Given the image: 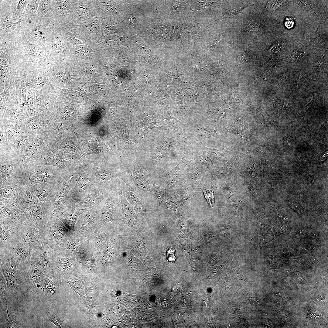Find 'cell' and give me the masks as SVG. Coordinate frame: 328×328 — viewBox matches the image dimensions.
Returning <instances> with one entry per match:
<instances>
[{
  "mask_svg": "<svg viewBox=\"0 0 328 328\" xmlns=\"http://www.w3.org/2000/svg\"><path fill=\"white\" fill-rule=\"evenodd\" d=\"M0 93L19 79L26 67L22 54L13 40L0 38Z\"/></svg>",
  "mask_w": 328,
  "mask_h": 328,
  "instance_id": "cell-1",
  "label": "cell"
},
{
  "mask_svg": "<svg viewBox=\"0 0 328 328\" xmlns=\"http://www.w3.org/2000/svg\"><path fill=\"white\" fill-rule=\"evenodd\" d=\"M13 40L22 54L26 67L48 70L53 62L45 47L38 43L19 36Z\"/></svg>",
  "mask_w": 328,
  "mask_h": 328,
  "instance_id": "cell-2",
  "label": "cell"
},
{
  "mask_svg": "<svg viewBox=\"0 0 328 328\" xmlns=\"http://www.w3.org/2000/svg\"><path fill=\"white\" fill-rule=\"evenodd\" d=\"M64 171L53 166H36L22 171L19 183L22 186L48 184L58 187Z\"/></svg>",
  "mask_w": 328,
  "mask_h": 328,
  "instance_id": "cell-3",
  "label": "cell"
},
{
  "mask_svg": "<svg viewBox=\"0 0 328 328\" xmlns=\"http://www.w3.org/2000/svg\"><path fill=\"white\" fill-rule=\"evenodd\" d=\"M52 139L48 132L37 135L32 143L16 160L22 171L41 165L42 157L50 147Z\"/></svg>",
  "mask_w": 328,
  "mask_h": 328,
  "instance_id": "cell-4",
  "label": "cell"
},
{
  "mask_svg": "<svg viewBox=\"0 0 328 328\" xmlns=\"http://www.w3.org/2000/svg\"><path fill=\"white\" fill-rule=\"evenodd\" d=\"M49 23L48 18H41L36 14L23 16L21 20L19 36L45 47L46 32Z\"/></svg>",
  "mask_w": 328,
  "mask_h": 328,
  "instance_id": "cell-5",
  "label": "cell"
},
{
  "mask_svg": "<svg viewBox=\"0 0 328 328\" xmlns=\"http://www.w3.org/2000/svg\"><path fill=\"white\" fill-rule=\"evenodd\" d=\"M46 50L53 61L64 59L70 54V49L61 29L49 24L45 44Z\"/></svg>",
  "mask_w": 328,
  "mask_h": 328,
  "instance_id": "cell-6",
  "label": "cell"
},
{
  "mask_svg": "<svg viewBox=\"0 0 328 328\" xmlns=\"http://www.w3.org/2000/svg\"><path fill=\"white\" fill-rule=\"evenodd\" d=\"M39 231L45 242L56 252L70 231L57 217L50 218Z\"/></svg>",
  "mask_w": 328,
  "mask_h": 328,
  "instance_id": "cell-7",
  "label": "cell"
},
{
  "mask_svg": "<svg viewBox=\"0 0 328 328\" xmlns=\"http://www.w3.org/2000/svg\"><path fill=\"white\" fill-rule=\"evenodd\" d=\"M78 172L72 169L64 170L59 184L55 196L51 201L52 209L50 217H57L64 203L71 187L76 183Z\"/></svg>",
  "mask_w": 328,
  "mask_h": 328,
  "instance_id": "cell-8",
  "label": "cell"
},
{
  "mask_svg": "<svg viewBox=\"0 0 328 328\" xmlns=\"http://www.w3.org/2000/svg\"><path fill=\"white\" fill-rule=\"evenodd\" d=\"M121 204L119 193L117 190H112L109 196L97 206L99 216V228L104 229L107 224L117 220Z\"/></svg>",
  "mask_w": 328,
  "mask_h": 328,
  "instance_id": "cell-9",
  "label": "cell"
},
{
  "mask_svg": "<svg viewBox=\"0 0 328 328\" xmlns=\"http://www.w3.org/2000/svg\"><path fill=\"white\" fill-rule=\"evenodd\" d=\"M0 215V250L8 249L20 240L26 226Z\"/></svg>",
  "mask_w": 328,
  "mask_h": 328,
  "instance_id": "cell-10",
  "label": "cell"
},
{
  "mask_svg": "<svg viewBox=\"0 0 328 328\" xmlns=\"http://www.w3.org/2000/svg\"><path fill=\"white\" fill-rule=\"evenodd\" d=\"M87 245L86 236L77 231H70L58 250L55 252L79 258L87 250Z\"/></svg>",
  "mask_w": 328,
  "mask_h": 328,
  "instance_id": "cell-11",
  "label": "cell"
},
{
  "mask_svg": "<svg viewBox=\"0 0 328 328\" xmlns=\"http://www.w3.org/2000/svg\"><path fill=\"white\" fill-rule=\"evenodd\" d=\"M47 70L26 67L19 79L15 82L19 88L36 91L50 86Z\"/></svg>",
  "mask_w": 328,
  "mask_h": 328,
  "instance_id": "cell-12",
  "label": "cell"
},
{
  "mask_svg": "<svg viewBox=\"0 0 328 328\" xmlns=\"http://www.w3.org/2000/svg\"><path fill=\"white\" fill-rule=\"evenodd\" d=\"M75 0H52L49 24L61 28L71 22Z\"/></svg>",
  "mask_w": 328,
  "mask_h": 328,
  "instance_id": "cell-13",
  "label": "cell"
},
{
  "mask_svg": "<svg viewBox=\"0 0 328 328\" xmlns=\"http://www.w3.org/2000/svg\"><path fill=\"white\" fill-rule=\"evenodd\" d=\"M51 209V201L41 202L27 208L24 213L29 224L40 230L50 218Z\"/></svg>",
  "mask_w": 328,
  "mask_h": 328,
  "instance_id": "cell-14",
  "label": "cell"
},
{
  "mask_svg": "<svg viewBox=\"0 0 328 328\" xmlns=\"http://www.w3.org/2000/svg\"><path fill=\"white\" fill-rule=\"evenodd\" d=\"M0 186L19 183L22 170L17 162L0 155Z\"/></svg>",
  "mask_w": 328,
  "mask_h": 328,
  "instance_id": "cell-15",
  "label": "cell"
},
{
  "mask_svg": "<svg viewBox=\"0 0 328 328\" xmlns=\"http://www.w3.org/2000/svg\"><path fill=\"white\" fill-rule=\"evenodd\" d=\"M37 135L25 134L17 139L6 143L0 147V155L16 161L32 143Z\"/></svg>",
  "mask_w": 328,
  "mask_h": 328,
  "instance_id": "cell-16",
  "label": "cell"
},
{
  "mask_svg": "<svg viewBox=\"0 0 328 328\" xmlns=\"http://www.w3.org/2000/svg\"><path fill=\"white\" fill-rule=\"evenodd\" d=\"M55 256L54 250L45 243L32 252L31 262L47 274L53 269Z\"/></svg>",
  "mask_w": 328,
  "mask_h": 328,
  "instance_id": "cell-17",
  "label": "cell"
},
{
  "mask_svg": "<svg viewBox=\"0 0 328 328\" xmlns=\"http://www.w3.org/2000/svg\"><path fill=\"white\" fill-rule=\"evenodd\" d=\"M99 227V216L97 206L89 208L79 217L74 226V230L87 237Z\"/></svg>",
  "mask_w": 328,
  "mask_h": 328,
  "instance_id": "cell-18",
  "label": "cell"
},
{
  "mask_svg": "<svg viewBox=\"0 0 328 328\" xmlns=\"http://www.w3.org/2000/svg\"><path fill=\"white\" fill-rule=\"evenodd\" d=\"M97 16V11L93 0H75L70 23L80 25Z\"/></svg>",
  "mask_w": 328,
  "mask_h": 328,
  "instance_id": "cell-19",
  "label": "cell"
},
{
  "mask_svg": "<svg viewBox=\"0 0 328 328\" xmlns=\"http://www.w3.org/2000/svg\"><path fill=\"white\" fill-rule=\"evenodd\" d=\"M52 121L51 112H43L30 117L24 123L25 134L38 135L48 132Z\"/></svg>",
  "mask_w": 328,
  "mask_h": 328,
  "instance_id": "cell-20",
  "label": "cell"
},
{
  "mask_svg": "<svg viewBox=\"0 0 328 328\" xmlns=\"http://www.w3.org/2000/svg\"><path fill=\"white\" fill-rule=\"evenodd\" d=\"M152 186V190L158 200L160 206L164 209H171L176 215L180 214L182 210L183 204L177 194L171 193L155 184H153Z\"/></svg>",
  "mask_w": 328,
  "mask_h": 328,
  "instance_id": "cell-21",
  "label": "cell"
},
{
  "mask_svg": "<svg viewBox=\"0 0 328 328\" xmlns=\"http://www.w3.org/2000/svg\"><path fill=\"white\" fill-rule=\"evenodd\" d=\"M111 191L95 185L90 188L82 200L75 207L91 208L96 207L109 196Z\"/></svg>",
  "mask_w": 328,
  "mask_h": 328,
  "instance_id": "cell-22",
  "label": "cell"
},
{
  "mask_svg": "<svg viewBox=\"0 0 328 328\" xmlns=\"http://www.w3.org/2000/svg\"><path fill=\"white\" fill-rule=\"evenodd\" d=\"M105 20L101 17L95 16L80 25L82 31L88 40L98 42L103 35V24Z\"/></svg>",
  "mask_w": 328,
  "mask_h": 328,
  "instance_id": "cell-23",
  "label": "cell"
},
{
  "mask_svg": "<svg viewBox=\"0 0 328 328\" xmlns=\"http://www.w3.org/2000/svg\"><path fill=\"white\" fill-rule=\"evenodd\" d=\"M75 206L64 203L57 216L70 231L74 230V226L79 216L88 209L76 208Z\"/></svg>",
  "mask_w": 328,
  "mask_h": 328,
  "instance_id": "cell-24",
  "label": "cell"
},
{
  "mask_svg": "<svg viewBox=\"0 0 328 328\" xmlns=\"http://www.w3.org/2000/svg\"><path fill=\"white\" fill-rule=\"evenodd\" d=\"M14 256L17 268L20 274L25 272L31 262V253L20 240L10 248Z\"/></svg>",
  "mask_w": 328,
  "mask_h": 328,
  "instance_id": "cell-25",
  "label": "cell"
},
{
  "mask_svg": "<svg viewBox=\"0 0 328 328\" xmlns=\"http://www.w3.org/2000/svg\"><path fill=\"white\" fill-rule=\"evenodd\" d=\"M60 29L70 48L90 42L85 36L80 25L70 23Z\"/></svg>",
  "mask_w": 328,
  "mask_h": 328,
  "instance_id": "cell-26",
  "label": "cell"
},
{
  "mask_svg": "<svg viewBox=\"0 0 328 328\" xmlns=\"http://www.w3.org/2000/svg\"><path fill=\"white\" fill-rule=\"evenodd\" d=\"M20 240L31 254L45 243L40 231L29 225L26 226Z\"/></svg>",
  "mask_w": 328,
  "mask_h": 328,
  "instance_id": "cell-27",
  "label": "cell"
},
{
  "mask_svg": "<svg viewBox=\"0 0 328 328\" xmlns=\"http://www.w3.org/2000/svg\"><path fill=\"white\" fill-rule=\"evenodd\" d=\"M30 117L27 109L13 106H8L0 116V123L23 124Z\"/></svg>",
  "mask_w": 328,
  "mask_h": 328,
  "instance_id": "cell-28",
  "label": "cell"
},
{
  "mask_svg": "<svg viewBox=\"0 0 328 328\" xmlns=\"http://www.w3.org/2000/svg\"><path fill=\"white\" fill-rule=\"evenodd\" d=\"M40 202L32 186H23L14 203L19 209L24 211L29 207Z\"/></svg>",
  "mask_w": 328,
  "mask_h": 328,
  "instance_id": "cell-29",
  "label": "cell"
},
{
  "mask_svg": "<svg viewBox=\"0 0 328 328\" xmlns=\"http://www.w3.org/2000/svg\"><path fill=\"white\" fill-rule=\"evenodd\" d=\"M0 215L14 222L25 225H29L24 211L19 209L14 203L0 202Z\"/></svg>",
  "mask_w": 328,
  "mask_h": 328,
  "instance_id": "cell-30",
  "label": "cell"
},
{
  "mask_svg": "<svg viewBox=\"0 0 328 328\" xmlns=\"http://www.w3.org/2000/svg\"><path fill=\"white\" fill-rule=\"evenodd\" d=\"M9 16L0 15V38L13 40L19 36L22 19L13 22L9 19Z\"/></svg>",
  "mask_w": 328,
  "mask_h": 328,
  "instance_id": "cell-31",
  "label": "cell"
},
{
  "mask_svg": "<svg viewBox=\"0 0 328 328\" xmlns=\"http://www.w3.org/2000/svg\"><path fill=\"white\" fill-rule=\"evenodd\" d=\"M104 48L100 43L90 41L87 44L73 46L70 49V54L81 58L94 56L99 53Z\"/></svg>",
  "mask_w": 328,
  "mask_h": 328,
  "instance_id": "cell-32",
  "label": "cell"
},
{
  "mask_svg": "<svg viewBox=\"0 0 328 328\" xmlns=\"http://www.w3.org/2000/svg\"><path fill=\"white\" fill-rule=\"evenodd\" d=\"M41 165L53 166L67 171L71 169L70 163L56 153L50 147L43 155Z\"/></svg>",
  "mask_w": 328,
  "mask_h": 328,
  "instance_id": "cell-33",
  "label": "cell"
},
{
  "mask_svg": "<svg viewBox=\"0 0 328 328\" xmlns=\"http://www.w3.org/2000/svg\"><path fill=\"white\" fill-rule=\"evenodd\" d=\"M50 86L35 91V98L39 114L43 112H51L52 104Z\"/></svg>",
  "mask_w": 328,
  "mask_h": 328,
  "instance_id": "cell-34",
  "label": "cell"
},
{
  "mask_svg": "<svg viewBox=\"0 0 328 328\" xmlns=\"http://www.w3.org/2000/svg\"><path fill=\"white\" fill-rule=\"evenodd\" d=\"M32 187L40 202L51 201L55 196L58 188L56 186L48 184H36Z\"/></svg>",
  "mask_w": 328,
  "mask_h": 328,
  "instance_id": "cell-35",
  "label": "cell"
},
{
  "mask_svg": "<svg viewBox=\"0 0 328 328\" xmlns=\"http://www.w3.org/2000/svg\"><path fill=\"white\" fill-rule=\"evenodd\" d=\"M46 274L38 267L31 263L29 269L25 272L21 274V276L30 281L36 288H39L43 285Z\"/></svg>",
  "mask_w": 328,
  "mask_h": 328,
  "instance_id": "cell-36",
  "label": "cell"
},
{
  "mask_svg": "<svg viewBox=\"0 0 328 328\" xmlns=\"http://www.w3.org/2000/svg\"><path fill=\"white\" fill-rule=\"evenodd\" d=\"M87 237L88 251L94 253L104 247L105 237L103 229L98 228Z\"/></svg>",
  "mask_w": 328,
  "mask_h": 328,
  "instance_id": "cell-37",
  "label": "cell"
},
{
  "mask_svg": "<svg viewBox=\"0 0 328 328\" xmlns=\"http://www.w3.org/2000/svg\"><path fill=\"white\" fill-rule=\"evenodd\" d=\"M22 186L20 183L12 185L0 186V202L13 203Z\"/></svg>",
  "mask_w": 328,
  "mask_h": 328,
  "instance_id": "cell-38",
  "label": "cell"
},
{
  "mask_svg": "<svg viewBox=\"0 0 328 328\" xmlns=\"http://www.w3.org/2000/svg\"><path fill=\"white\" fill-rule=\"evenodd\" d=\"M186 160L185 156H184L176 167L164 175L163 179L169 186H174L179 180L186 165Z\"/></svg>",
  "mask_w": 328,
  "mask_h": 328,
  "instance_id": "cell-39",
  "label": "cell"
},
{
  "mask_svg": "<svg viewBox=\"0 0 328 328\" xmlns=\"http://www.w3.org/2000/svg\"><path fill=\"white\" fill-rule=\"evenodd\" d=\"M2 124L3 125L6 136V142L5 144L15 141L25 134L24 124Z\"/></svg>",
  "mask_w": 328,
  "mask_h": 328,
  "instance_id": "cell-40",
  "label": "cell"
},
{
  "mask_svg": "<svg viewBox=\"0 0 328 328\" xmlns=\"http://www.w3.org/2000/svg\"><path fill=\"white\" fill-rule=\"evenodd\" d=\"M26 90V105L30 117L38 115L39 113L36 101L35 91L29 89Z\"/></svg>",
  "mask_w": 328,
  "mask_h": 328,
  "instance_id": "cell-41",
  "label": "cell"
},
{
  "mask_svg": "<svg viewBox=\"0 0 328 328\" xmlns=\"http://www.w3.org/2000/svg\"><path fill=\"white\" fill-rule=\"evenodd\" d=\"M52 0H41L39 2L36 15L43 18H48L51 9Z\"/></svg>",
  "mask_w": 328,
  "mask_h": 328,
  "instance_id": "cell-42",
  "label": "cell"
},
{
  "mask_svg": "<svg viewBox=\"0 0 328 328\" xmlns=\"http://www.w3.org/2000/svg\"><path fill=\"white\" fill-rule=\"evenodd\" d=\"M123 194L128 201L134 206L139 207L142 205L143 202L136 192L128 191L125 192Z\"/></svg>",
  "mask_w": 328,
  "mask_h": 328,
  "instance_id": "cell-43",
  "label": "cell"
},
{
  "mask_svg": "<svg viewBox=\"0 0 328 328\" xmlns=\"http://www.w3.org/2000/svg\"><path fill=\"white\" fill-rule=\"evenodd\" d=\"M132 178L136 186L141 190L148 189L149 186V182L145 177L141 175H135Z\"/></svg>",
  "mask_w": 328,
  "mask_h": 328,
  "instance_id": "cell-44",
  "label": "cell"
},
{
  "mask_svg": "<svg viewBox=\"0 0 328 328\" xmlns=\"http://www.w3.org/2000/svg\"><path fill=\"white\" fill-rule=\"evenodd\" d=\"M40 0H31L24 13L23 16H32L36 14Z\"/></svg>",
  "mask_w": 328,
  "mask_h": 328,
  "instance_id": "cell-45",
  "label": "cell"
},
{
  "mask_svg": "<svg viewBox=\"0 0 328 328\" xmlns=\"http://www.w3.org/2000/svg\"><path fill=\"white\" fill-rule=\"evenodd\" d=\"M202 190L207 203L211 207H213L214 204V198L213 190H207L204 188Z\"/></svg>",
  "mask_w": 328,
  "mask_h": 328,
  "instance_id": "cell-46",
  "label": "cell"
},
{
  "mask_svg": "<svg viewBox=\"0 0 328 328\" xmlns=\"http://www.w3.org/2000/svg\"><path fill=\"white\" fill-rule=\"evenodd\" d=\"M0 147L3 146L5 143L6 142V136L3 128V125L1 124H0Z\"/></svg>",
  "mask_w": 328,
  "mask_h": 328,
  "instance_id": "cell-47",
  "label": "cell"
},
{
  "mask_svg": "<svg viewBox=\"0 0 328 328\" xmlns=\"http://www.w3.org/2000/svg\"><path fill=\"white\" fill-rule=\"evenodd\" d=\"M174 249L170 248V249L167 252V257L169 261L173 262L176 260V257L173 255L174 253Z\"/></svg>",
  "mask_w": 328,
  "mask_h": 328,
  "instance_id": "cell-48",
  "label": "cell"
},
{
  "mask_svg": "<svg viewBox=\"0 0 328 328\" xmlns=\"http://www.w3.org/2000/svg\"><path fill=\"white\" fill-rule=\"evenodd\" d=\"M258 25L256 22L250 21L248 22L247 28L249 30L253 31L257 29L256 28L258 27Z\"/></svg>",
  "mask_w": 328,
  "mask_h": 328,
  "instance_id": "cell-49",
  "label": "cell"
},
{
  "mask_svg": "<svg viewBox=\"0 0 328 328\" xmlns=\"http://www.w3.org/2000/svg\"><path fill=\"white\" fill-rule=\"evenodd\" d=\"M50 320L58 326H61L62 325L60 321L54 316L51 317Z\"/></svg>",
  "mask_w": 328,
  "mask_h": 328,
  "instance_id": "cell-50",
  "label": "cell"
}]
</instances>
